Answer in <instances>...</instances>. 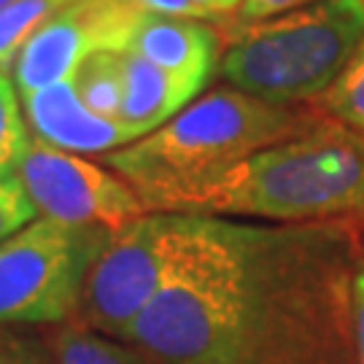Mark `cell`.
Returning <instances> with one entry per match:
<instances>
[{
	"instance_id": "obj_1",
	"label": "cell",
	"mask_w": 364,
	"mask_h": 364,
	"mask_svg": "<svg viewBox=\"0 0 364 364\" xmlns=\"http://www.w3.org/2000/svg\"><path fill=\"white\" fill-rule=\"evenodd\" d=\"M348 219L243 224L197 216L165 291L124 343L154 364H359Z\"/></svg>"
},
{
	"instance_id": "obj_2",
	"label": "cell",
	"mask_w": 364,
	"mask_h": 364,
	"mask_svg": "<svg viewBox=\"0 0 364 364\" xmlns=\"http://www.w3.org/2000/svg\"><path fill=\"white\" fill-rule=\"evenodd\" d=\"M149 210L281 224L351 219L364 213V135L326 117L305 135L170 189Z\"/></svg>"
},
{
	"instance_id": "obj_3",
	"label": "cell",
	"mask_w": 364,
	"mask_h": 364,
	"mask_svg": "<svg viewBox=\"0 0 364 364\" xmlns=\"http://www.w3.org/2000/svg\"><path fill=\"white\" fill-rule=\"evenodd\" d=\"M324 119V111L316 108L267 103L237 90H213L141 144L105 154V165L130 183L149 210V203L170 189L305 135Z\"/></svg>"
},
{
	"instance_id": "obj_4",
	"label": "cell",
	"mask_w": 364,
	"mask_h": 364,
	"mask_svg": "<svg viewBox=\"0 0 364 364\" xmlns=\"http://www.w3.org/2000/svg\"><path fill=\"white\" fill-rule=\"evenodd\" d=\"M364 41V0H316L237 25L219 70L232 90L267 103L318 100Z\"/></svg>"
},
{
	"instance_id": "obj_5",
	"label": "cell",
	"mask_w": 364,
	"mask_h": 364,
	"mask_svg": "<svg viewBox=\"0 0 364 364\" xmlns=\"http://www.w3.org/2000/svg\"><path fill=\"white\" fill-rule=\"evenodd\" d=\"M195 227L197 216L189 213L149 210L114 230L81 294L78 316L84 326L124 343L132 324L173 281L192 246Z\"/></svg>"
},
{
	"instance_id": "obj_6",
	"label": "cell",
	"mask_w": 364,
	"mask_h": 364,
	"mask_svg": "<svg viewBox=\"0 0 364 364\" xmlns=\"http://www.w3.org/2000/svg\"><path fill=\"white\" fill-rule=\"evenodd\" d=\"M114 230L36 219L0 243V326L63 324Z\"/></svg>"
},
{
	"instance_id": "obj_7",
	"label": "cell",
	"mask_w": 364,
	"mask_h": 364,
	"mask_svg": "<svg viewBox=\"0 0 364 364\" xmlns=\"http://www.w3.org/2000/svg\"><path fill=\"white\" fill-rule=\"evenodd\" d=\"M16 176L43 219L119 230L149 213L138 192L117 173L38 138H30Z\"/></svg>"
},
{
	"instance_id": "obj_8",
	"label": "cell",
	"mask_w": 364,
	"mask_h": 364,
	"mask_svg": "<svg viewBox=\"0 0 364 364\" xmlns=\"http://www.w3.org/2000/svg\"><path fill=\"white\" fill-rule=\"evenodd\" d=\"M144 11L124 0H73L52 14L25 41L11 65L19 90L36 92L70 78L84 57L95 52H127Z\"/></svg>"
},
{
	"instance_id": "obj_9",
	"label": "cell",
	"mask_w": 364,
	"mask_h": 364,
	"mask_svg": "<svg viewBox=\"0 0 364 364\" xmlns=\"http://www.w3.org/2000/svg\"><path fill=\"white\" fill-rule=\"evenodd\" d=\"M22 111L43 144L73 154H111V149L130 144V132L117 122L95 117L78 100L70 78L54 81L36 92H25Z\"/></svg>"
},
{
	"instance_id": "obj_10",
	"label": "cell",
	"mask_w": 364,
	"mask_h": 364,
	"mask_svg": "<svg viewBox=\"0 0 364 364\" xmlns=\"http://www.w3.org/2000/svg\"><path fill=\"white\" fill-rule=\"evenodd\" d=\"M130 52L141 54L170 76L205 87L221 63V36L203 19L146 14L130 41Z\"/></svg>"
},
{
	"instance_id": "obj_11",
	"label": "cell",
	"mask_w": 364,
	"mask_h": 364,
	"mask_svg": "<svg viewBox=\"0 0 364 364\" xmlns=\"http://www.w3.org/2000/svg\"><path fill=\"white\" fill-rule=\"evenodd\" d=\"M124 70V103H122V127L130 138H146L168 124L192 103L200 87L170 76L135 52H122Z\"/></svg>"
},
{
	"instance_id": "obj_12",
	"label": "cell",
	"mask_w": 364,
	"mask_h": 364,
	"mask_svg": "<svg viewBox=\"0 0 364 364\" xmlns=\"http://www.w3.org/2000/svg\"><path fill=\"white\" fill-rule=\"evenodd\" d=\"M70 84L87 111L122 124V103H124L122 52H95L84 57L70 73Z\"/></svg>"
},
{
	"instance_id": "obj_13",
	"label": "cell",
	"mask_w": 364,
	"mask_h": 364,
	"mask_svg": "<svg viewBox=\"0 0 364 364\" xmlns=\"http://www.w3.org/2000/svg\"><path fill=\"white\" fill-rule=\"evenodd\" d=\"M57 364H154L130 343L97 335L87 326H65L54 335Z\"/></svg>"
},
{
	"instance_id": "obj_14",
	"label": "cell",
	"mask_w": 364,
	"mask_h": 364,
	"mask_svg": "<svg viewBox=\"0 0 364 364\" xmlns=\"http://www.w3.org/2000/svg\"><path fill=\"white\" fill-rule=\"evenodd\" d=\"M73 0H14L0 9V70L11 73L25 41L38 30L52 14Z\"/></svg>"
},
{
	"instance_id": "obj_15",
	"label": "cell",
	"mask_w": 364,
	"mask_h": 364,
	"mask_svg": "<svg viewBox=\"0 0 364 364\" xmlns=\"http://www.w3.org/2000/svg\"><path fill=\"white\" fill-rule=\"evenodd\" d=\"M326 117L338 119L364 135V41L356 46L351 60L332 81V87L318 97Z\"/></svg>"
},
{
	"instance_id": "obj_16",
	"label": "cell",
	"mask_w": 364,
	"mask_h": 364,
	"mask_svg": "<svg viewBox=\"0 0 364 364\" xmlns=\"http://www.w3.org/2000/svg\"><path fill=\"white\" fill-rule=\"evenodd\" d=\"M30 146L25 111L16 97L11 76L0 70V178L19 168L22 156Z\"/></svg>"
},
{
	"instance_id": "obj_17",
	"label": "cell",
	"mask_w": 364,
	"mask_h": 364,
	"mask_svg": "<svg viewBox=\"0 0 364 364\" xmlns=\"http://www.w3.org/2000/svg\"><path fill=\"white\" fill-rule=\"evenodd\" d=\"M36 219H38V208L30 200L16 170L3 176L0 178V243L9 240L19 230H25Z\"/></svg>"
},
{
	"instance_id": "obj_18",
	"label": "cell",
	"mask_w": 364,
	"mask_h": 364,
	"mask_svg": "<svg viewBox=\"0 0 364 364\" xmlns=\"http://www.w3.org/2000/svg\"><path fill=\"white\" fill-rule=\"evenodd\" d=\"M0 364H57V356L41 340L0 329Z\"/></svg>"
},
{
	"instance_id": "obj_19",
	"label": "cell",
	"mask_w": 364,
	"mask_h": 364,
	"mask_svg": "<svg viewBox=\"0 0 364 364\" xmlns=\"http://www.w3.org/2000/svg\"><path fill=\"white\" fill-rule=\"evenodd\" d=\"M311 3H316V0H243L240 11L235 14V22L237 25H251V22H262V19L294 11V9L311 6Z\"/></svg>"
},
{
	"instance_id": "obj_20",
	"label": "cell",
	"mask_w": 364,
	"mask_h": 364,
	"mask_svg": "<svg viewBox=\"0 0 364 364\" xmlns=\"http://www.w3.org/2000/svg\"><path fill=\"white\" fill-rule=\"evenodd\" d=\"M144 14H156V16H186V19H208L197 9L192 0H124Z\"/></svg>"
},
{
	"instance_id": "obj_21",
	"label": "cell",
	"mask_w": 364,
	"mask_h": 364,
	"mask_svg": "<svg viewBox=\"0 0 364 364\" xmlns=\"http://www.w3.org/2000/svg\"><path fill=\"white\" fill-rule=\"evenodd\" d=\"M353 326H356V353L364 364V259L353 275Z\"/></svg>"
},
{
	"instance_id": "obj_22",
	"label": "cell",
	"mask_w": 364,
	"mask_h": 364,
	"mask_svg": "<svg viewBox=\"0 0 364 364\" xmlns=\"http://www.w3.org/2000/svg\"><path fill=\"white\" fill-rule=\"evenodd\" d=\"M192 3L213 22L230 19V14H237L243 6V0H192Z\"/></svg>"
},
{
	"instance_id": "obj_23",
	"label": "cell",
	"mask_w": 364,
	"mask_h": 364,
	"mask_svg": "<svg viewBox=\"0 0 364 364\" xmlns=\"http://www.w3.org/2000/svg\"><path fill=\"white\" fill-rule=\"evenodd\" d=\"M9 3H14V0H0V9H3V6H9Z\"/></svg>"
}]
</instances>
